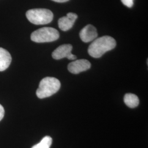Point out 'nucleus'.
I'll return each mask as SVG.
<instances>
[{
  "mask_svg": "<svg viewBox=\"0 0 148 148\" xmlns=\"http://www.w3.org/2000/svg\"><path fill=\"white\" fill-rule=\"evenodd\" d=\"M73 46L70 44L62 45L57 48L52 53V57L56 60L67 58L69 60H75L77 57L71 53Z\"/></svg>",
  "mask_w": 148,
  "mask_h": 148,
  "instance_id": "39448f33",
  "label": "nucleus"
},
{
  "mask_svg": "<svg viewBox=\"0 0 148 148\" xmlns=\"http://www.w3.org/2000/svg\"><path fill=\"white\" fill-rule=\"evenodd\" d=\"M91 64L86 59H79L69 64L68 69L71 73L78 74L90 68Z\"/></svg>",
  "mask_w": 148,
  "mask_h": 148,
  "instance_id": "423d86ee",
  "label": "nucleus"
},
{
  "mask_svg": "<svg viewBox=\"0 0 148 148\" xmlns=\"http://www.w3.org/2000/svg\"><path fill=\"white\" fill-rule=\"evenodd\" d=\"M116 42L113 37L104 36L95 39L88 48V53L92 57L98 58L106 52L113 49Z\"/></svg>",
  "mask_w": 148,
  "mask_h": 148,
  "instance_id": "f257e3e1",
  "label": "nucleus"
},
{
  "mask_svg": "<svg viewBox=\"0 0 148 148\" xmlns=\"http://www.w3.org/2000/svg\"><path fill=\"white\" fill-rule=\"evenodd\" d=\"M52 1L56 2H59V3H63V2H66L69 0H52Z\"/></svg>",
  "mask_w": 148,
  "mask_h": 148,
  "instance_id": "4468645a",
  "label": "nucleus"
},
{
  "mask_svg": "<svg viewBox=\"0 0 148 148\" xmlns=\"http://www.w3.org/2000/svg\"><path fill=\"white\" fill-rule=\"evenodd\" d=\"M59 37L58 31L53 27H44L33 32L31 40L36 43L51 42L57 40Z\"/></svg>",
  "mask_w": 148,
  "mask_h": 148,
  "instance_id": "20e7f679",
  "label": "nucleus"
},
{
  "mask_svg": "<svg viewBox=\"0 0 148 148\" xmlns=\"http://www.w3.org/2000/svg\"><path fill=\"white\" fill-rule=\"evenodd\" d=\"M52 143V138L49 136H46L41 142L34 145L32 148H50Z\"/></svg>",
  "mask_w": 148,
  "mask_h": 148,
  "instance_id": "9b49d317",
  "label": "nucleus"
},
{
  "mask_svg": "<svg viewBox=\"0 0 148 148\" xmlns=\"http://www.w3.org/2000/svg\"><path fill=\"white\" fill-rule=\"evenodd\" d=\"M5 109L2 105L0 104V121L2 120L5 115Z\"/></svg>",
  "mask_w": 148,
  "mask_h": 148,
  "instance_id": "ddd939ff",
  "label": "nucleus"
},
{
  "mask_svg": "<svg viewBox=\"0 0 148 148\" xmlns=\"http://www.w3.org/2000/svg\"><path fill=\"white\" fill-rule=\"evenodd\" d=\"M12 57L6 49L0 47V71H5L10 65Z\"/></svg>",
  "mask_w": 148,
  "mask_h": 148,
  "instance_id": "1a4fd4ad",
  "label": "nucleus"
},
{
  "mask_svg": "<svg viewBox=\"0 0 148 148\" xmlns=\"http://www.w3.org/2000/svg\"><path fill=\"white\" fill-rule=\"evenodd\" d=\"M125 104L131 108H136L139 105V100L137 95L132 93H127L124 97Z\"/></svg>",
  "mask_w": 148,
  "mask_h": 148,
  "instance_id": "9d476101",
  "label": "nucleus"
},
{
  "mask_svg": "<svg viewBox=\"0 0 148 148\" xmlns=\"http://www.w3.org/2000/svg\"><path fill=\"white\" fill-rule=\"evenodd\" d=\"M123 5H126L128 8H131L133 5L134 0H121Z\"/></svg>",
  "mask_w": 148,
  "mask_h": 148,
  "instance_id": "f8f14e48",
  "label": "nucleus"
},
{
  "mask_svg": "<svg viewBox=\"0 0 148 148\" xmlns=\"http://www.w3.org/2000/svg\"><path fill=\"white\" fill-rule=\"evenodd\" d=\"M26 16L28 21L35 25L50 23L53 19L52 11L46 8H35L27 11Z\"/></svg>",
  "mask_w": 148,
  "mask_h": 148,
  "instance_id": "7ed1b4c3",
  "label": "nucleus"
},
{
  "mask_svg": "<svg viewBox=\"0 0 148 148\" xmlns=\"http://www.w3.org/2000/svg\"><path fill=\"white\" fill-rule=\"evenodd\" d=\"M98 36L97 29L92 25L88 24L79 32V37L85 43L94 41Z\"/></svg>",
  "mask_w": 148,
  "mask_h": 148,
  "instance_id": "6e6552de",
  "label": "nucleus"
},
{
  "mask_svg": "<svg viewBox=\"0 0 148 148\" xmlns=\"http://www.w3.org/2000/svg\"><path fill=\"white\" fill-rule=\"evenodd\" d=\"M77 15L74 13L69 12L66 16L61 17L58 21L59 29L64 32H66L73 27L77 18Z\"/></svg>",
  "mask_w": 148,
  "mask_h": 148,
  "instance_id": "0eeeda50",
  "label": "nucleus"
},
{
  "mask_svg": "<svg viewBox=\"0 0 148 148\" xmlns=\"http://www.w3.org/2000/svg\"><path fill=\"white\" fill-rule=\"evenodd\" d=\"M61 86L59 79L52 77L43 78L40 82L36 95L40 99L49 97L58 91Z\"/></svg>",
  "mask_w": 148,
  "mask_h": 148,
  "instance_id": "f03ea898",
  "label": "nucleus"
}]
</instances>
